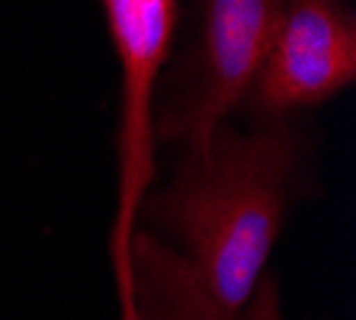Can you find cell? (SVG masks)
<instances>
[{"label": "cell", "mask_w": 356, "mask_h": 320, "mask_svg": "<svg viewBox=\"0 0 356 320\" xmlns=\"http://www.w3.org/2000/svg\"><path fill=\"white\" fill-rule=\"evenodd\" d=\"M305 192L308 144L292 119L248 132L228 122L202 148L183 151L167 186L141 202L138 228L180 250L225 317L238 320Z\"/></svg>", "instance_id": "cell-1"}, {"label": "cell", "mask_w": 356, "mask_h": 320, "mask_svg": "<svg viewBox=\"0 0 356 320\" xmlns=\"http://www.w3.org/2000/svg\"><path fill=\"white\" fill-rule=\"evenodd\" d=\"M282 0H193L190 39L161 74L158 144L202 148L248 103L266 61Z\"/></svg>", "instance_id": "cell-2"}, {"label": "cell", "mask_w": 356, "mask_h": 320, "mask_svg": "<svg viewBox=\"0 0 356 320\" xmlns=\"http://www.w3.org/2000/svg\"><path fill=\"white\" fill-rule=\"evenodd\" d=\"M99 7L119 61L116 212L109 228V269L119 320H129V244L138 230L141 202L158 176L154 103L180 29V0H99Z\"/></svg>", "instance_id": "cell-3"}, {"label": "cell", "mask_w": 356, "mask_h": 320, "mask_svg": "<svg viewBox=\"0 0 356 320\" xmlns=\"http://www.w3.org/2000/svg\"><path fill=\"white\" fill-rule=\"evenodd\" d=\"M356 81L350 0H282L280 23L244 109L260 122L315 109Z\"/></svg>", "instance_id": "cell-4"}, {"label": "cell", "mask_w": 356, "mask_h": 320, "mask_svg": "<svg viewBox=\"0 0 356 320\" xmlns=\"http://www.w3.org/2000/svg\"><path fill=\"white\" fill-rule=\"evenodd\" d=\"M129 320H228L190 260L138 228L129 244Z\"/></svg>", "instance_id": "cell-5"}, {"label": "cell", "mask_w": 356, "mask_h": 320, "mask_svg": "<svg viewBox=\"0 0 356 320\" xmlns=\"http://www.w3.org/2000/svg\"><path fill=\"white\" fill-rule=\"evenodd\" d=\"M238 320H286L280 304V288H276V282L270 276L260 279V285L254 288V295L244 304V311L238 314Z\"/></svg>", "instance_id": "cell-6"}]
</instances>
